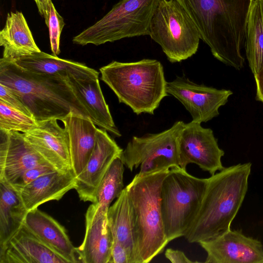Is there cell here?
I'll list each match as a JSON object with an SVG mask.
<instances>
[{"label": "cell", "instance_id": "obj_1", "mask_svg": "<svg viewBox=\"0 0 263 263\" xmlns=\"http://www.w3.org/2000/svg\"><path fill=\"white\" fill-rule=\"evenodd\" d=\"M176 1L192 20L213 56L237 70L243 68L241 49L253 0Z\"/></svg>", "mask_w": 263, "mask_h": 263}, {"label": "cell", "instance_id": "obj_2", "mask_svg": "<svg viewBox=\"0 0 263 263\" xmlns=\"http://www.w3.org/2000/svg\"><path fill=\"white\" fill-rule=\"evenodd\" d=\"M67 77L34 73L13 59L0 60V83L12 90L37 122L52 119L62 121L71 112L90 118Z\"/></svg>", "mask_w": 263, "mask_h": 263}, {"label": "cell", "instance_id": "obj_3", "mask_svg": "<svg viewBox=\"0 0 263 263\" xmlns=\"http://www.w3.org/2000/svg\"><path fill=\"white\" fill-rule=\"evenodd\" d=\"M251 162L227 167L208 178L198 212L184 237L190 243L213 238L231 229L246 195Z\"/></svg>", "mask_w": 263, "mask_h": 263}, {"label": "cell", "instance_id": "obj_4", "mask_svg": "<svg viewBox=\"0 0 263 263\" xmlns=\"http://www.w3.org/2000/svg\"><path fill=\"white\" fill-rule=\"evenodd\" d=\"M99 71L101 80L112 90L119 103L129 106L137 115H154L161 101L169 95L163 67L157 60L114 61Z\"/></svg>", "mask_w": 263, "mask_h": 263}, {"label": "cell", "instance_id": "obj_5", "mask_svg": "<svg viewBox=\"0 0 263 263\" xmlns=\"http://www.w3.org/2000/svg\"><path fill=\"white\" fill-rule=\"evenodd\" d=\"M170 170L142 176L136 174L125 187L135 214L140 263L150 262L168 243L162 219L160 194L163 180Z\"/></svg>", "mask_w": 263, "mask_h": 263}, {"label": "cell", "instance_id": "obj_6", "mask_svg": "<svg viewBox=\"0 0 263 263\" xmlns=\"http://www.w3.org/2000/svg\"><path fill=\"white\" fill-rule=\"evenodd\" d=\"M208 178H199L181 167L170 170L161 188L160 203L167 239L185 235L202 200Z\"/></svg>", "mask_w": 263, "mask_h": 263}, {"label": "cell", "instance_id": "obj_7", "mask_svg": "<svg viewBox=\"0 0 263 263\" xmlns=\"http://www.w3.org/2000/svg\"><path fill=\"white\" fill-rule=\"evenodd\" d=\"M160 0H121L102 18L74 36V44L98 46L124 38L149 35Z\"/></svg>", "mask_w": 263, "mask_h": 263}, {"label": "cell", "instance_id": "obj_8", "mask_svg": "<svg viewBox=\"0 0 263 263\" xmlns=\"http://www.w3.org/2000/svg\"><path fill=\"white\" fill-rule=\"evenodd\" d=\"M148 35L160 46L172 63L195 54L200 40L194 23L176 0H160L151 22Z\"/></svg>", "mask_w": 263, "mask_h": 263}, {"label": "cell", "instance_id": "obj_9", "mask_svg": "<svg viewBox=\"0 0 263 263\" xmlns=\"http://www.w3.org/2000/svg\"><path fill=\"white\" fill-rule=\"evenodd\" d=\"M184 123L178 121L160 133L134 136L120 156L124 166L131 172L140 167L139 176L180 167L178 140Z\"/></svg>", "mask_w": 263, "mask_h": 263}, {"label": "cell", "instance_id": "obj_10", "mask_svg": "<svg viewBox=\"0 0 263 263\" xmlns=\"http://www.w3.org/2000/svg\"><path fill=\"white\" fill-rule=\"evenodd\" d=\"M201 123H184L178 140L180 167L184 170L194 163L211 175L223 169L221 158L224 152L218 144L213 130L203 127Z\"/></svg>", "mask_w": 263, "mask_h": 263}, {"label": "cell", "instance_id": "obj_11", "mask_svg": "<svg viewBox=\"0 0 263 263\" xmlns=\"http://www.w3.org/2000/svg\"><path fill=\"white\" fill-rule=\"evenodd\" d=\"M166 91L184 106L192 121L200 123L218 116L219 108L227 103L233 93L230 90L195 83L184 76L167 82Z\"/></svg>", "mask_w": 263, "mask_h": 263}, {"label": "cell", "instance_id": "obj_12", "mask_svg": "<svg viewBox=\"0 0 263 263\" xmlns=\"http://www.w3.org/2000/svg\"><path fill=\"white\" fill-rule=\"evenodd\" d=\"M207 254L206 263H263V245L241 231L230 229L199 242Z\"/></svg>", "mask_w": 263, "mask_h": 263}, {"label": "cell", "instance_id": "obj_13", "mask_svg": "<svg viewBox=\"0 0 263 263\" xmlns=\"http://www.w3.org/2000/svg\"><path fill=\"white\" fill-rule=\"evenodd\" d=\"M122 149L104 129L98 128L93 150L84 170L76 178L74 189L81 200L95 201L97 189Z\"/></svg>", "mask_w": 263, "mask_h": 263}, {"label": "cell", "instance_id": "obj_14", "mask_svg": "<svg viewBox=\"0 0 263 263\" xmlns=\"http://www.w3.org/2000/svg\"><path fill=\"white\" fill-rule=\"evenodd\" d=\"M42 165H52L22 133L0 130V181L10 184L27 170Z\"/></svg>", "mask_w": 263, "mask_h": 263}, {"label": "cell", "instance_id": "obj_15", "mask_svg": "<svg viewBox=\"0 0 263 263\" xmlns=\"http://www.w3.org/2000/svg\"><path fill=\"white\" fill-rule=\"evenodd\" d=\"M55 119L37 122L32 130L23 134L25 139L58 170L71 169L69 139L66 129Z\"/></svg>", "mask_w": 263, "mask_h": 263}, {"label": "cell", "instance_id": "obj_16", "mask_svg": "<svg viewBox=\"0 0 263 263\" xmlns=\"http://www.w3.org/2000/svg\"><path fill=\"white\" fill-rule=\"evenodd\" d=\"M107 213L92 203L85 214V233L82 244L76 248L80 262L110 263L112 236Z\"/></svg>", "mask_w": 263, "mask_h": 263}, {"label": "cell", "instance_id": "obj_17", "mask_svg": "<svg viewBox=\"0 0 263 263\" xmlns=\"http://www.w3.org/2000/svg\"><path fill=\"white\" fill-rule=\"evenodd\" d=\"M0 263H68L24 224L0 251Z\"/></svg>", "mask_w": 263, "mask_h": 263}, {"label": "cell", "instance_id": "obj_18", "mask_svg": "<svg viewBox=\"0 0 263 263\" xmlns=\"http://www.w3.org/2000/svg\"><path fill=\"white\" fill-rule=\"evenodd\" d=\"M24 224L68 263L80 262L66 230L52 217L36 208L28 212Z\"/></svg>", "mask_w": 263, "mask_h": 263}, {"label": "cell", "instance_id": "obj_19", "mask_svg": "<svg viewBox=\"0 0 263 263\" xmlns=\"http://www.w3.org/2000/svg\"><path fill=\"white\" fill-rule=\"evenodd\" d=\"M72 169L56 170L42 175L18 192L27 210H32L51 200H59L75 187Z\"/></svg>", "mask_w": 263, "mask_h": 263}, {"label": "cell", "instance_id": "obj_20", "mask_svg": "<svg viewBox=\"0 0 263 263\" xmlns=\"http://www.w3.org/2000/svg\"><path fill=\"white\" fill-rule=\"evenodd\" d=\"M62 121L68 133L71 166L77 177L84 170L93 150L98 128L90 118L73 112Z\"/></svg>", "mask_w": 263, "mask_h": 263}, {"label": "cell", "instance_id": "obj_21", "mask_svg": "<svg viewBox=\"0 0 263 263\" xmlns=\"http://www.w3.org/2000/svg\"><path fill=\"white\" fill-rule=\"evenodd\" d=\"M67 78L74 93L87 109L94 124L117 137H121L101 90L99 78L80 79L71 74Z\"/></svg>", "mask_w": 263, "mask_h": 263}, {"label": "cell", "instance_id": "obj_22", "mask_svg": "<svg viewBox=\"0 0 263 263\" xmlns=\"http://www.w3.org/2000/svg\"><path fill=\"white\" fill-rule=\"evenodd\" d=\"M107 218L112 239L119 241L127 250L132 263H140L135 214L126 187L114 204L109 207Z\"/></svg>", "mask_w": 263, "mask_h": 263}, {"label": "cell", "instance_id": "obj_23", "mask_svg": "<svg viewBox=\"0 0 263 263\" xmlns=\"http://www.w3.org/2000/svg\"><path fill=\"white\" fill-rule=\"evenodd\" d=\"M3 58L17 59L40 52L26 19L21 12L7 14L4 27L0 32Z\"/></svg>", "mask_w": 263, "mask_h": 263}, {"label": "cell", "instance_id": "obj_24", "mask_svg": "<svg viewBox=\"0 0 263 263\" xmlns=\"http://www.w3.org/2000/svg\"><path fill=\"white\" fill-rule=\"evenodd\" d=\"M13 60L22 68L36 73L63 77L71 74L80 79L99 78V76L98 71L84 64L61 59L42 51Z\"/></svg>", "mask_w": 263, "mask_h": 263}, {"label": "cell", "instance_id": "obj_25", "mask_svg": "<svg viewBox=\"0 0 263 263\" xmlns=\"http://www.w3.org/2000/svg\"><path fill=\"white\" fill-rule=\"evenodd\" d=\"M28 212L18 192L0 181V251L24 224Z\"/></svg>", "mask_w": 263, "mask_h": 263}, {"label": "cell", "instance_id": "obj_26", "mask_svg": "<svg viewBox=\"0 0 263 263\" xmlns=\"http://www.w3.org/2000/svg\"><path fill=\"white\" fill-rule=\"evenodd\" d=\"M249 67L255 74L263 64V8L261 0H253L248 17L245 40Z\"/></svg>", "mask_w": 263, "mask_h": 263}, {"label": "cell", "instance_id": "obj_27", "mask_svg": "<svg viewBox=\"0 0 263 263\" xmlns=\"http://www.w3.org/2000/svg\"><path fill=\"white\" fill-rule=\"evenodd\" d=\"M124 166L120 156L117 157L110 164L97 189L93 203L104 211L107 212L111 203L119 197L124 189Z\"/></svg>", "mask_w": 263, "mask_h": 263}, {"label": "cell", "instance_id": "obj_28", "mask_svg": "<svg viewBox=\"0 0 263 263\" xmlns=\"http://www.w3.org/2000/svg\"><path fill=\"white\" fill-rule=\"evenodd\" d=\"M37 125L33 117L0 100V130L25 134L35 128Z\"/></svg>", "mask_w": 263, "mask_h": 263}, {"label": "cell", "instance_id": "obj_29", "mask_svg": "<svg viewBox=\"0 0 263 263\" xmlns=\"http://www.w3.org/2000/svg\"><path fill=\"white\" fill-rule=\"evenodd\" d=\"M65 25L63 18L56 10L52 2L50 3V10L47 26L51 50L53 55L58 56L60 53V35Z\"/></svg>", "mask_w": 263, "mask_h": 263}, {"label": "cell", "instance_id": "obj_30", "mask_svg": "<svg viewBox=\"0 0 263 263\" xmlns=\"http://www.w3.org/2000/svg\"><path fill=\"white\" fill-rule=\"evenodd\" d=\"M56 170H58L52 165H42L36 166L26 171L9 185L18 192L22 188L40 176Z\"/></svg>", "mask_w": 263, "mask_h": 263}, {"label": "cell", "instance_id": "obj_31", "mask_svg": "<svg viewBox=\"0 0 263 263\" xmlns=\"http://www.w3.org/2000/svg\"><path fill=\"white\" fill-rule=\"evenodd\" d=\"M0 100L8 106L32 117L31 112L12 90L7 86L0 83Z\"/></svg>", "mask_w": 263, "mask_h": 263}, {"label": "cell", "instance_id": "obj_32", "mask_svg": "<svg viewBox=\"0 0 263 263\" xmlns=\"http://www.w3.org/2000/svg\"><path fill=\"white\" fill-rule=\"evenodd\" d=\"M110 263H132L127 250L121 243L113 239Z\"/></svg>", "mask_w": 263, "mask_h": 263}, {"label": "cell", "instance_id": "obj_33", "mask_svg": "<svg viewBox=\"0 0 263 263\" xmlns=\"http://www.w3.org/2000/svg\"><path fill=\"white\" fill-rule=\"evenodd\" d=\"M165 257L172 263H191L190 260L182 251L168 248L165 252Z\"/></svg>", "mask_w": 263, "mask_h": 263}, {"label": "cell", "instance_id": "obj_34", "mask_svg": "<svg viewBox=\"0 0 263 263\" xmlns=\"http://www.w3.org/2000/svg\"><path fill=\"white\" fill-rule=\"evenodd\" d=\"M254 76L256 84V100L263 103V64Z\"/></svg>", "mask_w": 263, "mask_h": 263}, {"label": "cell", "instance_id": "obj_35", "mask_svg": "<svg viewBox=\"0 0 263 263\" xmlns=\"http://www.w3.org/2000/svg\"><path fill=\"white\" fill-rule=\"evenodd\" d=\"M36 4L39 13L45 19V23L47 26L51 0H34Z\"/></svg>", "mask_w": 263, "mask_h": 263}, {"label": "cell", "instance_id": "obj_36", "mask_svg": "<svg viewBox=\"0 0 263 263\" xmlns=\"http://www.w3.org/2000/svg\"><path fill=\"white\" fill-rule=\"evenodd\" d=\"M261 4H262V8H263V0H261Z\"/></svg>", "mask_w": 263, "mask_h": 263}]
</instances>
